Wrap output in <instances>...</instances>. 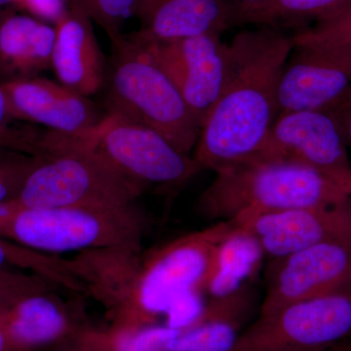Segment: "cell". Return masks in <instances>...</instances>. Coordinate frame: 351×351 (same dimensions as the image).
<instances>
[{"label":"cell","mask_w":351,"mask_h":351,"mask_svg":"<svg viewBox=\"0 0 351 351\" xmlns=\"http://www.w3.org/2000/svg\"><path fill=\"white\" fill-rule=\"evenodd\" d=\"M241 329L228 323H204L175 330L159 351H230Z\"/></svg>","instance_id":"23"},{"label":"cell","mask_w":351,"mask_h":351,"mask_svg":"<svg viewBox=\"0 0 351 351\" xmlns=\"http://www.w3.org/2000/svg\"><path fill=\"white\" fill-rule=\"evenodd\" d=\"M351 337V285L258 315L230 351L329 350Z\"/></svg>","instance_id":"7"},{"label":"cell","mask_w":351,"mask_h":351,"mask_svg":"<svg viewBox=\"0 0 351 351\" xmlns=\"http://www.w3.org/2000/svg\"><path fill=\"white\" fill-rule=\"evenodd\" d=\"M0 15H1V14H0Z\"/></svg>","instance_id":"39"},{"label":"cell","mask_w":351,"mask_h":351,"mask_svg":"<svg viewBox=\"0 0 351 351\" xmlns=\"http://www.w3.org/2000/svg\"><path fill=\"white\" fill-rule=\"evenodd\" d=\"M56 31L27 14L0 15V77H34L51 69Z\"/></svg>","instance_id":"19"},{"label":"cell","mask_w":351,"mask_h":351,"mask_svg":"<svg viewBox=\"0 0 351 351\" xmlns=\"http://www.w3.org/2000/svg\"><path fill=\"white\" fill-rule=\"evenodd\" d=\"M331 348H335V350L339 351H351V337L346 339V341H341L339 345L332 346Z\"/></svg>","instance_id":"34"},{"label":"cell","mask_w":351,"mask_h":351,"mask_svg":"<svg viewBox=\"0 0 351 351\" xmlns=\"http://www.w3.org/2000/svg\"><path fill=\"white\" fill-rule=\"evenodd\" d=\"M0 271L31 272L69 292L86 295L84 286L69 269V258L40 253L0 237Z\"/></svg>","instance_id":"22"},{"label":"cell","mask_w":351,"mask_h":351,"mask_svg":"<svg viewBox=\"0 0 351 351\" xmlns=\"http://www.w3.org/2000/svg\"><path fill=\"white\" fill-rule=\"evenodd\" d=\"M295 34L311 40L351 43V6L336 17L316 23L313 27L302 29Z\"/></svg>","instance_id":"28"},{"label":"cell","mask_w":351,"mask_h":351,"mask_svg":"<svg viewBox=\"0 0 351 351\" xmlns=\"http://www.w3.org/2000/svg\"><path fill=\"white\" fill-rule=\"evenodd\" d=\"M232 221L257 239L269 261L316 245L351 248V197L336 204L248 215Z\"/></svg>","instance_id":"12"},{"label":"cell","mask_w":351,"mask_h":351,"mask_svg":"<svg viewBox=\"0 0 351 351\" xmlns=\"http://www.w3.org/2000/svg\"><path fill=\"white\" fill-rule=\"evenodd\" d=\"M83 140L120 172L145 186L184 184L202 171L193 156L182 154L158 132L108 113Z\"/></svg>","instance_id":"8"},{"label":"cell","mask_w":351,"mask_h":351,"mask_svg":"<svg viewBox=\"0 0 351 351\" xmlns=\"http://www.w3.org/2000/svg\"><path fill=\"white\" fill-rule=\"evenodd\" d=\"M351 6V0H265L256 5L237 6V25L279 27L323 22L336 17Z\"/></svg>","instance_id":"21"},{"label":"cell","mask_w":351,"mask_h":351,"mask_svg":"<svg viewBox=\"0 0 351 351\" xmlns=\"http://www.w3.org/2000/svg\"><path fill=\"white\" fill-rule=\"evenodd\" d=\"M47 351H119L112 332L83 328Z\"/></svg>","instance_id":"27"},{"label":"cell","mask_w":351,"mask_h":351,"mask_svg":"<svg viewBox=\"0 0 351 351\" xmlns=\"http://www.w3.org/2000/svg\"><path fill=\"white\" fill-rule=\"evenodd\" d=\"M15 120L34 122L51 132L85 138L105 120L89 97L45 78H20L0 83Z\"/></svg>","instance_id":"14"},{"label":"cell","mask_w":351,"mask_h":351,"mask_svg":"<svg viewBox=\"0 0 351 351\" xmlns=\"http://www.w3.org/2000/svg\"><path fill=\"white\" fill-rule=\"evenodd\" d=\"M350 285V247L316 245L269 260L258 315Z\"/></svg>","instance_id":"13"},{"label":"cell","mask_w":351,"mask_h":351,"mask_svg":"<svg viewBox=\"0 0 351 351\" xmlns=\"http://www.w3.org/2000/svg\"><path fill=\"white\" fill-rule=\"evenodd\" d=\"M142 258V249H92L69 258V269L113 321L130 300Z\"/></svg>","instance_id":"18"},{"label":"cell","mask_w":351,"mask_h":351,"mask_svg":"<svg viewBox=\"0 0 351 351\" xmlns=\"http://www.w3.org/2000/svg\"><path fill=\"white\" fill-rule=\"evenodd\" d=\"M12 113L3 90L0 87V147L9 149L17 144L20 138V128L12 126Z\"/></svg>","instance_id":"30"},{"label":"cell","mask_w":351,"mask_h":351,"mask_svg":"<svg viewBox=\"0 0 351 351\" xmlns=\"http://www.w3.org/2000/svg\"><path fill=\"white\" fill-rule=\"evenodd\" d=\"M112 44L104 85L108 114L158 132L189 156L201 128L172 78L147 44L130 34Z\"/></svg>","instance_id":"4"},{"label":"cell","mask_w":351,"mask_h":351,"mask_svg":"<svg viewBox=\"0 0 351 351\" xmlns=\"http://www.w3.org/2000/svg\"><path fill=\"white\" fill-rule=\"evenodd\" d=\"M36 160L25 152L0 149V204L17 197Z\"/></svg>","instance_id":"26"},{"label":"cell","mask_w":351,"mask_h":351,"mask_svg":"<svg viewBox=\"0 0 351 351\" xmlns=\"http://www.w3.org/2000/svg\"><path fill=\"white\" fill-rule=\"evenodd\" d=\"M196 210L210 221L248 215L325 206L351 197L338 182L319 171L281 158L256 156L215 172Z\"/></svg>","instance_id":"2"},{"label":"cell","mask_w":351,"mask_h":351,"mask_svg":"<svg viewBox=\"0 0 351 351\" xmlns=\"http://www.w3.org/2000/svg\"><path fill=\"white\" fill-rule=\"evenodd\" d=\"M308 351H332L331 350H308Z\"/></svg>","instance_id":"37"},{"label":"cell","mask_w":351,"mask_h":351,"mask_svg":"<svg viewBox=\"0 0 351 351\" xmlns=\"http://www.w3.org/2000/svg\"><path fill=\"white\" fill-rule=\"evenodd\" d=\"M61 289L56 283L38 274L0 271V315L27 295Z\"/></svg>","instance_id":"25"},{"label":"cell","mask_w":351,"mask_h":351,"mask_svg":"<svg viewBox=\"0 0 351 351\" xmlns=\"http://www.w3.org/2000/svg\"><path fill=\"white\" fill-rule=\"evenodd\" d=\"M141 43L147 44L172 78L201 128L221 97L230 75V43H223L218 34L163 43Z\"/></svg>","instance_id":"11"},{"label":"cell","mask_w":351,"mask_h":351,"mask_svg":"<svg viewBox=\"0 0 351 351\" xmlns=\"http://www.w3.org/2000/svg\"><path fill=\"white\" fill-rule=\"evenodd\" d=\"M56 24L52 66L58 80L73 91L90 97L105 85L108 64L92 20L75 0Z\"/></svg>","instance_id":"16"},{"label":"cell","mask_w":351,"mask_h":351,"mask_svg":"<svg viewBox=\"0 0 351 351\" xmlns=\"http://www.w3.org/2000/svg\"><path fill=\"white\" fill-rule=\"evenodd\" d=\"M149 219L137 204L123 208L0 204V237L40 253L126 247L142 249Z\"/></svg>","instance_id":"5"},{"label":"cell","mask_w":351,"mask_h":351,"mask_svg":"<svg viewBox=\"0 0 351 351\" xmlns=\"http://www.w3.org/2000/svg\"><path fill=\"white\" fill-rule=\"evenodd\" d=\"M15 8L27 15L55 25L68 10V0H18Z\"/></svg>","instance_id":"29"},{"label":"cell","mask_w":351,"mask_h":351,"mask_svg":"<svg viewBox=\"0 0 351 351\" xmlns=\"http://www.w3.org/2000/svg\"><path fill=\"white\" fill-rule=\"evenodd\" d=\"M59 291L27 295L0 315L15 351H46L83 328L80 301H64Z\"/></svg>","instance_id":"17"},{"label":"cell","mask_w":351,"mask_h":351,"mask_svg":"<svg viewBox=\"0 0 351 351\" xmlns=\"http://www.w3.org/2000/svg\"><path fill=\"white\" fill-rule=\"evenodd\" d=\"M0 351H15L13 346H11L8 335H7L5 328L1 321H0Z\"/></svg>","instance_id":"32"},{"label":"cell","mask_w":351,"mask_h":351,"mask_svg":"<svg viewBox=\"0 0 351 351\" xmlns=\"http://www.w3.org/2000/svg\"><path fill=\"white\" fill-rule=\"evenodd\" d=\"M92 22L100 25L110 41L122 34L127 21L137 16L140 0H75Z\"/></svg>","instance_id":"24"},{"label":"cell","mask_w":351,"mask_h":351,"mask_svg":"<svg viewBox=\"0 0 351 351\" xmlns=\"http://www.w3.org/2000/svg\"><path fill=\"white\" fill-rule=\"evenodd\" d=\"M346 101H350V103H351V87L350 91H348V96H346Z\"/></svg>","instance_id":"36"},{"label":"cell","mask_w":351,"mask_h":351,"mask_svg":"<svg viewBox=\"0 0 351 351\" xmlns=\"http://www.w3.org/2000/svg\"><path fill=\"white\" fill-rule=\"evenodd\" d=\"M329 350H331L332 351H339V350H335V348H329Z\"/></svg>","instance_id":"38"},{"label":"cell","mask_w":351,"mask_h":351,"mask_svg":"<svg viewBox=\"0 0 351 351\" xmlns=\"http://www.w3.org/2000/svg\"><path fill=\"white\" fill-rule=\"evenodd\" d=\"M233 228L232 221H217L143 255L130 300L110 330L158 325L159 317L182 298L206 293L219 246Z\"/></svg>","instance_id":"6"},{"label":"cell","mask_w":351,"mask_h":351,"mask_svg":"<svg viewBox=\"0 0 351 351\" xmlns=\"http://www.w3.org/2000/svg\"><path fill=\"white\" fill-rule=\"evenodd\" d=\"M263 258L265 255L257 239L234 223V228L219 246L206 293L211 298L219 297L251 284Z\"/></svg>","instance_id":"20"},{"label":"cell","mask_w":351,"mask_h":351,"mask_svg":"<svg viewBox=\"0 0 351 351\" xmlns=\"http://www.w3.org/2000/svg\"><path fill=\"white\" fill-rule=\"evenodd\" d=\"M147 186L124 175L83 138L48 132L40 154L14 199L29 208H123Z\"/></svg>","instance_id":"3"},{"label":"cell","mask_w":351,"mask_h":351,"mask_svg":"<svg viewBox=\"0 0 351 351\" xmlns=\"http://www.w3.org/2000/svg\"><path fill=\"white\" fill-rule=\"evenodd\" d=\"M293 46V36L270 27L240 32L230 41V75L195 145L202 171L260 156L280 113L279 82Z\"/></svg>","instance_id":"1"},{"label":"cell","mask_w":351,"mask_h":351,"mask_svg":"<svg viewBox=\"0 0 351 351\" xmlns=\"http://www.w3.org/2000/svg\"><path fill=\"white\" fill-rule=\"evenodd\" d=\"M258 156L286 159L313 168L351 193L350 154L334 108L279 113Z\"/></svg>","instance_id":"10"},{"label":"cell","mask_w":351,"mask_h":351,"mask_svg":"<svg viewBox=\"0 0 351 351\" xmlns=\"http://www.w3.org/2000/svg\"><path fill=\"white\" fill-rule=\"evenodd\" d=\"M334 110L341 122L346 145H348L351 156V103L348 101H343L338 107L334 108Z\"/></svg>","instance_id":"31"},{"label":"cell","mask_w":351,"mask_h":351,"mask_svg":"<svg viewBox=\"0 0 351 351\" xmlns=\"http://www.w3.org/2000/svg\"><path fill=\"white\" fill-rule=\"evenodd\" d=\"M17 1L18 0H0V9L8 5L14 6Z\"/></svg>","instance_id":"35"},{"label":"cell","mask_w":351,"mask_h":351,"mask_svg":"<svg viewBox=\"0 0 351 351\" xmlns=\"http://www.w3.org/2000/svg\"><path fill=\"white\" fill-rule=\"evenodd\" d=\"M294 46L278 86L280 112L332 110L346 101L351 87V43L293 36Z\"/></svg>","instance_id":"9"},{"label":"cell","mask_w":351,"mask_h":351,"mask_svg":"<svg viewBox=\"0 0 351 351\" xmlns=\"http://www.w3.org/2000/svg\"><path fill=\"white\" fill-rule=\"evenodd\" d=\"M232 1L237 6L244 7L256 5V4L262 3L265 0H232Z\"/></svg>","instance_id":"33"},{"label":"cell","mask_w":351,"mask_h":351,"mask_svg":"<svg viewBox=\"0 0 351 351\" xmlns=\"http://www.w3.org/2000/svg\"><path fill=\"white\" fill-rule=\"evenodd\" d=\"M138 32L130 34L145 43H163L221 34L237 25V5L232 0H140Z\"/></svg>","instance_id":"15"}]
</instances>
